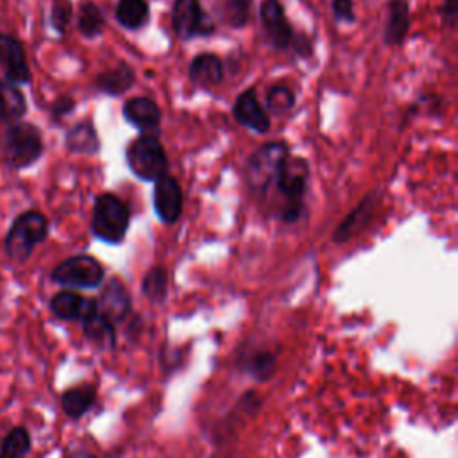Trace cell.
Segmentation results:
<instances>
[{
    "label": "cell",
    "instance_id": "23",
    "mask_svg": "<svg viewBox=\"0 0 458 458\" xmlns=\"http://www.w3.org/2000/svg\"><path fill=\"white\" fill-rule=\"evenodd\" d=\"M150 9L147 0H118L114 7L116 21L131 30L143 27L148 20Z\"/></svg>",
    "mask_w": 458,
    "mask_h": 458
},
{
    "label": "cell",
    "instance_id": "11",
    "mask_svg": "<svg viewBox=\"0 0 458 458\" xmlns=\"http://www.w3.org/2000/svg\"><path fill=\"white\" fill-rule=\"evenodd\" d=\"M154 211L165 224L177 222L182 213V190L170 174L154 181Z\"/></svg>",
    "mask_w": 458,
    "mask_h": 458
},
{
    "label": "cell",
    "instance_id": "10",
    "mask_svg": "<svg viewBox=\"0 0 458 458\" xmlns=\"http://www.w3.org/2000/svg\"><path fill=\"white\" fill-rule=\"evenodd\" d=\"M259 18L265 36L274 50L286 52L288 48H292L295 32L286 20L279 0H263L259 5Z\"/></svg>",
    "mask_w": 458,
    "mask_h": 458
},
{
    "label": "cell",
    "instance_id": "25",
    "mask_svg": "<svg viewBox=\"0 0 458 458\" xmlns=\"http://www.w3.org/2000/svg\"><path fill=\"white\" fill-rule=\"evenodd\" d=\"M82 331H84V336L89 342H93L100 347H113L114 345L113 324L100 311H95L93 315H89L82 320Z\"/></svg>",
    "mask_w": 458,
    "mask_h": 458
},
{
    "label": "cell",
    "instance_id": "6",
    "mask_svg": "<svg viewBox=\"0 0 458 458\" xmlns=\"http://www.w3.org/2000/svg\"><path fill=\"white\" fill-rule=\"evenodd\" d=\"M125 161L131 172L147 182L159 179L168 170V157L156 134H140L125 150Z\"/></svg>",
    "mask_w": 458,
    "mask_h": 458
},
{
    "label": "cell",
    "instance_id": "29",
    "mask_svg": "<svg viewBox=\"0 0 458 458\" xmlns=\"http://www.w3.org/2000/svg\"><path fill=\"white\" fill-rule=\"evenodd\" d=\"M218 11L229 27H243L249 18V0H220Z\"/></svg>",
    "mask_w": 458,
    "mask_h": 458
},
{
    "label": "cell",
    "instance_id": "34",
    "mask_svg": "<svg viewBox=\"0 0 458 458\" xmlns=\"http://www.w3.org/2000/svg\"><path fill=\"white\" fill-rule=\"evenodd\" d=\"M456 11H458V2L456 0H444V4L440 7V14H442V20L451 27L456 21Z\"/></svg>",
    "mask_w": 458,
    "mask_h": 458
},
{
    "label": "cell",
    "instance_id": "21",
    "mask_svg": "<svg viewBox=\"0 0 458 458\" xmlns=\"http://www.w3.org/2000/svg\"><path fill=\"white\" fill-rule=\"evenodd\" d=\"M134 79H136L134 68L122 61L113 68L100 72L95 77V88L106 95L118 97L134 84Z\"/></svg>",
    "mask_w": 458,
    "mask_h": 458
},
{
    "label": "cell",
    "instance_id": "28",
    "mask_svg": "<svg viewBox=\"0 0 458 458\" xmlns=\"http://www.w3.org/2000/svg\"><path fill=\"white\" fill-rule=\"evenodd\" d=\"M295 106V95L286 84H274L267 93V107L274 114H284Z\"/></svg>",
    "mask_w": 458,
    "mask_h": 458
},
{
    "label": "cell",
    "instance_id": "8",
    "mask_svg": "<svg viewBox=\"0 0 458 458\" xmlns=\"http://www.w3.org/2000/svg\"><path fill=\"white\" fill-rule=\"evenodd\" d=\"M172 27L181 39L215 32V21L202 9L199 0H175L172 5Z\"/></svg>",
    "mask_w": 458,
    "mask_h": 458
},
{
    "label": "cell",
    "instance_id": "15",
    "mask_svg": "<svg viewBox=\"0 0 458 458\" xmlns=\"http://www.w3.org/2000/svg\"><path fill=\"white\" fill-rule=\"evenodd\" d=\"M97 306H98V311L113 324V322H118L122 318H125V315L129 313L131 310V297H129V292L125 290L123 283L120 279H111L102 293H100V299L97 301Z\"/></svg>",
    "mask_w": 458,
    "mask_h": 458
},
{
    "label": "cell",
    "instance_id": "22",
    "mask_svg": "<svg viewBox=\"0 0 458 458\" xmlns=\"http://www.w3.org/2000/svg\"><path fill=\"white\" fill-rule=\"evenodd\" d=\"M95 403V388L91 385L72 386L61 395V408L70 419L82 417Z\"/></svg>",
    "mask_w": 458,
    "mask_h": 458
},
{
    "label": "cell",
    "instance_id": "13",
    "mask_svg": "<svg viewBox=\"0 0 458 458\" xmlns=\"http://www.w3.org/2000/svg\"><path fill=\"white\" fill-rule=\"evenodd\" d=\"M48 308L59 320H84L98 311L97 301L82 297L73 290H61L50 297Z\"/></svg>",
    "mask_w": 458,
    "mask_h": 458
},
{
    "label": "cell",
    "instance_id": "5",
    "mask_svg": "<svg viewBox=\"0 0 458 458\" xmlns=\"http://www.w3.org/2000/svg\"><path fill=\"white\" fill-rule=\"evenodd\" d=\"M131 213L127 204L114 193H100L95 197L91 211V233L106 243H120L129 229Z\"/></svg>",
    "mask_w": 458,
    "mask_h": 458
},
{
    "label": "cell",
    "instance_id": "14",
    "mask_svg": "<svg viewBox=\"0 0 458 458\" xmlns=\"http://www.w3.org/2000/svg\"><path fill=\"white\" fill-rule=\"evenodd\" d=\"M233 116L238 123L249 127L254 132H267L270 129V118L265 107H261L259 100L252 88L242 91L233 104Z\"/></svg>",
    "mask_w": 458,
    "mask_h": 458
},
{
    "label": "cell",
    "instance_id": "35",
    "mask_svg": "<svg viewBox=\"0 0 458 458\" xmlns=\"http://www.w3.org/2000/svg\"><path fill=\"white\" fill-rule=\"evenodd\" d=\"M292 48L301 55V57H310L311 55V41L310 38H306L304 34L301 36H293V41H292Z\"/></svg>",
    "mask_w": 458,
    "mask_h": 458
},
{
    "label": "cell",
    "instance_id": "9",
    "mask_svg": "<svg viewBox=\"0 0 458 458\" xmlns=\"http://www.w3.org/2000/svg\"><path fill=\"white\" fill-rule=\"evenodd\" d=\"M0 70L4 79L16 86H25L32 81L25 45L9 32H0Z\"/></svg>",
    "mask_w": 458,
    "mask_h": 458
},
{
    "label": "cell",
    "instance_id": "3",
    "mask_svg": "<svg viewBox=\"0 0 458 458\" xmlns=\"http://www.w3.org/2000/svg\"><path fill=\"white\" fill-rule=\"evenodd\" d=\"M310 179V166L304 157L288 156L277 174L276 186L284 199V204L279 211V218L284 224H293L299 220L304 209V195Z\"/></svg>",
    "mask_w": 458,
    "mask_h": 458
},
{
    "label": "cell",
    "instance_id": "32",
    "mask_svg": "<svg viewBox=\"0 0 458 458\" xmlns=\"http://www.w3.org/2000/svg\"><path fill=\"white\" fill-rule=\"evenodd\" d=\"M249 370L252 372V376L265 379L272 374L274 370V356L270 352H258L252 356L250 363H249Z\"/></svg>",
    "mask_w": 458,
    "mask_h": 458
},
{
    "label": "cell",
    "instance_id": "30",
    "mask_svg": "<svg viewBox=\"0 0 458 458\" xmlns=\"http://www.w3.org/2000/svg\"><path fill=\"white\" fill-rule=\"evenodd\" d=\"M72 14H73V9H72L70 0H54L52 7H50V16H48L50 27L59 36H64L68 25L72 21Z\"/></svg>",
    "mask_w": 458,
    "mask_h": 458
},
{
    "label": "cell",
    "instance_id": "24",
    "mask_svg": "<svg viewBox=\"0 0 458 458\" xmlns=\"http://www.w3.org/2000/svg\"><path fill=\"white\" fill-rule=\"evenodd\" d=\"M32 447L30 433L25 426H13L0 442V458H25Z\"/></svg>",
    "mask_w": 458,
    "mask_h": 458
},
{
    "label": "cell",
    "instance_id": "18",
    "mask_svg": "<svg viewBox=\"0 0 458 458\" xmlns=\"http://www.w3.org/2000/svg\"><path fill=\"white\" fill-rule=\"evenodd\" d=\"M64 147L72 154L95 156L100 150V138L91 120L73 123L64 134Z\"/></svg>",
    "mask_w": 458,
    "mask_h": 458
},
{
    "label": "cell",
    "instance_id": "33",
    "mask_svg": "<svg viewBox=\"0 0 458 458\" xmlns=\"http://www.w3.org/2000/svg\"><path fill=\"white\" fill-rule=\"evenodd\" d=\"M331 11L338 21L352 23L356 20L352 0H331Z\"/></svg>",
    "mask_w": 458,
    "mask_h": 458
},
{
    "label": "cell",
    "instance_id": "4",
    "mask_svg": "<svg viewBox=\"0 0 458 458\" xmlns=\"http://www.w3.org/2000/svg\"><path fill=\"white\" fill-rule=\"evenodd\" d=\"M290 156L284 141H268L256 148L243 165V179L252 193L265 195L276 182L277 174Z\"/></svg>",
    "mask_w": 458,
    "mask_h": 458
},
{
    "label": "cell",
    "instance_id": "7",
    "mask_svg": "<svg viewBox=\"0 0 458 458\" xmlns=\"http://www.w3.org/2000/svg\"><path fill=\"white\" fill-rule=\"evenodd\" d=\"M50 279L64 288H97L104 281V267L89 254H77L59 261Z\"/></svg>",
    "mask_w": 458,
    "mask_h": 458
},
{
    "label": "cell",
    "instance_id": "27",
    "mask_svg": "<svg viewBox=\"0 0 458 458\" xmlns=\"http://www.w3.org/2000/svg\"><path fill=\"white\" fill-rule=\"evenodd\" d=\"M166 290H168L166 270L163 267L150 268L141 281V292L145 293V297L152 302H163V299L166 297Z\"/></svg>",
    "mask_w": 458,
    "mask_h": 458
},
{
    "label": "cell",
    "instance_id": "36",
    "mask_svg": "<svg viewBox=\"0 0 458 458\" xmlns=\"http://www.w3.org/2000/svg\"><path fill=\"white\" fill-rule=\"evenodd\" d=\"M73 458H93V456H89V454H86V453H77Z\"/></svg>",
    "mask_w": 458,
    "mask_h": 458
},
{
    "label": "cell",
    "instance_id": "19",
    "mask_svg": "<svg viewBox=\"0 0 458 458\" xmlns=\"http://www.w3.org/2000/svg\"><path fill=\"white\" fill-rule=\"evenodd\" d=\"M386 20L383 29V41L390 47L401 45L410 29V9L406 0H390L386 5Z\"/></svg>",
    "mask_w": 458,
    "mask_h": 458
},
{
    "label": "cell",
    "instance_id": "26",
    "mask_svg": "<svg viewBox=\"0 0 458 458\" xmlns=\"http://www.w3.org/2000/svg\"><path fill=\"white\" fill-rule=\"evenodd\" d=\"M104 27H106V18L102 9L91 0L82 2L77 13V30L81 32V36L95 38L102 34Z\"/></svg>",
    "mask_w": 458,
    "mask_h": 458
},
{
    "label": "cell",
    "instance_id": "17",
    "mask_svg": "<svg viewBox=\"0 0 458 458\" xmlns=\"http://www.w3.org/2000/svg\"><path fill=\"white\" fill-rule=\"evenodd\" d=\"M27 97L20 86L0 79V125H13L21 122L27 114Z\"/></svg>",
    "mask_w": 458,
    "mask_h": 458
},
{
    "label": "cell",
    "instance_id": "20",
    "mask_svg": "<svg viewBox=\"0 0 458 458\" xmlns=\"http://www.w3.org/2000/svg\"><path fill=\"white\" fill-rule=\"evenodd\" d=\"M188 77L193 84L202 88H211L218 84L224 77V64L222 61L209 52L199 54L191 59L188 68Z\"/></svg>",
    "mask_w": 458,
    "mask_h": 458
},
{
    "label": "cell",
    "instance_id": "1",
    "mask_svg": "<svg viewBox=\"0 0 458 458\" xmlns=\"http://www.w3.org/2000/svg\"><path fill=\"white\" fill-rule=\"evenodd\" d=\"M48 231L50 222L39 209H25L18 213L4 236L7 259L11 263L23 265L32 256L34 249L47 240Z\"/></svg>",
    "mask_w": 458,
    "mask_h": 458
},
{
    "label": "cell",
    "instance_id": "2",
    "mask_svg": "<svg viewBox=\"0 0 458 458\" xmlns=\"http://www.w3.org/2000/svg\"><path fill=\"white\" fill-rule=\"evenodd\" d=\"M0 152L4 163L11 170H27L34 166L45 152L41 129L23 120L7 125L0 140Z\"/></svg>",
    "mask_w": 458,
    "mask_h": 458
},
{
    "label": "cell",
    "instance_id": "12",
    "mask_svg": "<svg viewBox=\"0 0 458 458\" xmlns=\"http://www.w3.org/2000/svg\"><path fill=\"white\" fill-rule=\"evenodd\" d=\"M123 118L134 125L141 134H159L161 109L148 97H132L123 104Z\"/></svg>",
    "mask_w": 458,
    "mask_h": 458
},
{
    "label": "cell",
    "instance_id": "16",
    "mask_svg": "<svg viewBox=\"0 0 458 458\" xmlns=\"http://www.w3.org/2000/svg\"><path fill=\"white\" fill-rule=\"evenodd\" d=\"M374 206H376L374 195L372 193L365 195L361 199V202L338 224V227L333 233V242L344 243V242L351 240L352 236H356L358 233H361L372 220Z\"/></svg>",
    "mask_w": 458,
    "mask_h": 458
},
{
    "label": "cell",
    "instance_id": "31",
    "mask_svg": "<svg viewBox=\"0 0 458 458\" xmlns=\"http://www.w3.org/2000/svg\"><path fill=\"white\" fill-rule=\"evenodd\" d=\"M75 111V98L72 95H61L48 106V114L52 123H59L63 118Z\"/></svg>",
    "mask_w": 458,
    "mask_h": 458
}]
</instances>
